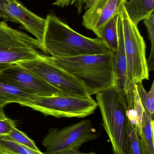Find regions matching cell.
Returning a JSON list of instances; mask_svg holds the SVG:
<instances>
[{"label": "cell", "instance_id": "cell-1", "mask_svg": "<svg viewBox=\"0 0 154 154\" xmlns=\"http://www.w3.org/2000/svg\"><path fill=\"white\" fill-rule=\"evenodd\" d=\"M115 54L110 52L98 55L73 57H52L49 60L75 77L89 96L105 90L116 88Z\"/></svg>", "mask_w": 154, "mask_h": 154}, {"label": "cell", "instance_id": "cell-17", "mask_svg": "<svg viewBox=\"0 0 154 154\" xmlns=\"http://www.w3.org/2000/svg\"><path fill=\"white\" fill-rule=\"evenodd\" d=\"M117 16L112 18L102 31L101 39L110 52L115 54L118 43Z\"/></svg>", "mask_w": 154, "mask_h": 154}, {"label": "cell", "instance_id": "cell-8", "mask_svg": "<svg viewBox=\"0 0 154 154\" xmlns=\"http://www.w3.org/2000/svg\"><path fill=\"white\" fill-rule=\"evenodd\" d=\"M99 136L91 121L83 120L61 129L50 128L42 144L46 149L45 154L79 150L83 144L96 139Z\"/></svg>", "mask_w": 154, "mask_h": 154}, {"label": "cell", "instance_id": "cell-23", "mask_svg": "<svg viewBox=\"0 0 154 154\" xmlns=\"http://www.w3.org/2000/svg\"><path fill=\"white\" fill-rule=\"evenodd\" d=\"M91 0H56L52 4L58 7H64L74 5L77 9L78 14L80 15L89 5Z\"/></svg>", "mask_w": 154, "mask_h": 154}, {"label": "cell", "instance_id": "cell-16", "mask_svg": "<svg viewBox=\"0 0 154 154\" xmlns=\"http://www.w3.org/2000/svg\"><path fill=\"white\" fill-rule=\"evenodd\" d=\"M154 116L144 110L139 135L143 154H154Z\"/></svg>", "mask_w": 154, "mask_h": 154}, {"label": "cell", "instance_id": "cell-13", "mask_svg": "<svg viewBox=\"0 0 154 154\" xmlns=\"http://www.w3.org/2000/svg\"><path fill=\"white\" fill-rule=\"evenodd\" d=\"M127 105V115L129 121L137 128L139 135L142 131V119L144 109L135 85L125 94Z\"/></svg>", "mask_w": 154, "mask_h": 154}, {"label": "cell", "instance_id": "cell-26", "mask_svg": "<svg viewBox=\"0 0 154 154\" xmlns=\"http://www.w3.org/2000/svg\"><path fill=\"white\" fill-rule=\"evenodd\" d=\"M49 154H82V152H80L79 150H68L60 151L53 153Z\"/></svg>", "mask_w": 154, "mask_h": 154}, {"label": "cell", "instance_id": "cell-21", "mask_svg": "<svg viewBox=\"0 0 154 154\" xmlns=\"http://www.w3.org/2000/svg\"><path fill=\"white\" fill-rule=\"evenodd\" d=\"M143 23L146 27L148 37L151 43V50L150 56L147 59V66L149 71L154 70V14L143 20Z\"/></svg>", "mask_w": 154, "mask_h": 154}, {"label": "cell", "instance_id": "cell-28", "mask_svg": "<svg viewBox=\"0 0 154 154\" xmlns=\"http://www.w3.org/2000/svg\"><path fill=\"white\" fill-rule=\"evenodd\" d=\"M82 154H96V153L94 152H90L88 153H82Z\"/></svg>", "mask_w": 154, "mask_h": 154}, {"label": "cell", "instance_id": "cell-29", "mask_svg": "<svg viewBox=\"0 0 154 154\" xmlns=\"http://www.w3.org/2000/svg\"><path fill=\"white\" fill-rule=\"evenodd\" d=\"M1 18H2V17H0V19H1Z\"/></svg>", "mask_w": 154, "mask_h": 154}, {"label": "cell", "instance_id": "cell-27", "mask_svg": "<svg viewBox=\"0 0 154 154\" xmlns=\"http://www.w3.org/2000/svg\"><path fill=\"white\" fill-rule=\"evenodd\" d=\"M0 154H14L12 153L9 152H6V151H4L2 149H0Z\"/></svg>", "mask_w": 154, "mask_h": 154}, {"label": "cell", "instance_id": "cell-9", "mask_svg": "<svg viewBox=\"0 0 154 154\" xmlns=\"http://www.w3.org/2000/svg\"><path fill=\"white\" fill-rule=\"evenodd\" d=\"M0 81L35 96L46 97L63 94L57 88L17 64H13L2 71Z\"/></svg>", "mask_w": 154, "mask_h": 154}, {"label": "cell", "instance_id": "cell-19", "mask_svg": "<svg viewBox=\"0 0 154 154\" xmlns=\"http://www.w3.org/2000/svg\"><path fill=\"white\" fill-rule=\"evenodd\" d=\"M137 93L144 109L146 112L154 116V82H153L151 89L147 91L144 88L142 82L136 84Z\"/></svg>", "mask_w": 154, "mask_h": 154}, {"label": "cell", "instance_id": "cell-22", "mask_svg": "<svg viewBox=\"0 0 154 154\" xmlns=\"http://www.w3.org/2000/svg\"><path fill=\"white\" fill-rule=\"evenodd\" d=\"M130 147L131 154H143L141 139L134 125L129 123Z\"/></svg>", "mask_w": 154, "mask_h": 154}, {"label": "cell", "instance_id": "cell-2", "mask_svg": "<svg viewBox=\"0 0 154 154\" xmlns=\"http://www.w3.org/2000/svg\"><path fill=\"white\" fill-rule=\"evenodd\" d=\"M39 49L52 57L106 54L110 51L100 38H89L76 32L53 14L45 18Z\"/></svg>", "mask_w": 154, "mask_h": 154}, {"label": "cell", "instance_id": "cell-5", "mask_svg": "<svg viewBox=\"0 0 154 154\" xmlns=\"http://www.w3.org/2000/svg\"><path fill=\"white\" fill-rule=\"evenodd\" d=\"M41 112L45 116L55 117H86L94 113L96 102L90 96L86 97L62 95L52 96H35L30 101L20 104Z\"/></svg>", "mask_w": 154, "mask_h": 154}, {"label": "cell", "instance_id": "cell-11", "mask_svg": "<svg viewBox=\"0 0 154 154\" xmlns=\"http://www.w3.org/2000/svg\"><path fill=\"white\" fill-rule=\"evenodd\" d=\"M0 4L18 23L36 38L40 47L43 38L45 19L31 11L18 0H0Z\"/></svg>", "mask_w": 154, "mask_h": 154}, {"label": "cell", "instance_id": "cell-25", "mask_svg": "<svg viewBox=\"0 0 154 154\" xmlns=\"http://www.w3.org/2000/svg\"><path fill=\"white\" fill-rule=\"evenodd\" d=\"M0 17L4 20L5 21H11L15 23H18L17 21L14 19L13 18L10 16L6 11L4 9L2 5L0 4Z\"/></svg>", "mask_w": 154, "mask_h": 154}, {"label": "cell", "instance_id": "cell-15", "mask_svg": "<svg viewBox=\"0 0 154 154\" xmlns=\"http://www.w3.org/2000/svg\"><path fill=\"white\" fill-rule=\"evenodd\" d=\"M34 96L0 81V108H3L10 103L20 105L26 103L32 99Z\"/></svg>", "mask_w": 154, "mask_h": 154}, {"label": "cell", "instance_id": "cell-18", "mask_svg": "<svg viewBox=\"0 0 154 154\" xmlns=\"http://www.w3.org/2000/svg\"><path fill=\"white\" fill-rule=\"evenodd\" d=\"M0 149L14 154H45L17 143L7 135L0 138Z\"/></svg>", "mask_w": 154, "mask_h": 154}, {"label": "cell", "instance_id": "cell-24", "mask_svg": "<svg viewBox=\"0 0 154 154\" xmlns=\"http://www.w3.org/2000/svg\"><path fill=\"white\" fill-rule=\"evenodd\" d=\"M14 126V121L6 116L3 108H0V138L8 135Z\"/></svg>", "mask_w": 154, "mask_h": 154}, {"label": "cell", "instance_id": "cell-14", "mask_svg": "<svg viewBox=\"0 0 154 154\" xmlns=\"http://www.w3.org/2000/svg\"><path fill=\"white\" fill-rule=\"evenodd\" d=\"M124 6L131 20L138 25L141 21L154 13V0H130Z\"/></svg>", "mask_w": 154, "mask_h": 154}, {"label": "cell", "instance_id": "cell-3", "mask_svg": "<svg viewBox=\"0 0 154 154\" xmlns=\"http://www.w3.org/2000/svg\"><path fill=\"white\" fill-rule=\"evenodd\" d=\"M96 97L114 154H131L125 94L113 88L96 94Z\"/></svg>", "mask_w": 154, "mask_h": 154}, {"label": "cell", "instance_id": "cell-10", "mask_svg": "<svg viewBox=\"0 0 154 154\" xmlns=\"http://www.w3.org/2000/svg\"><path fill=\"white\" fill-rule=\"evenodd\" d=\"M127 0H91L82 16V25L101 38L106 24L120 13Z\"/></svg>", "mask_w": 154, "mask_h": 154}, {"label": "cell", "instance_id": "cell-4", "mask_svg": "<svg viewBox=\"0 0 154 154\" xmlns=\"http://www.w3.org/2000/svg\"><path fill=\"white\" fill-rule=\"evenodd\" d=\"M117 25L123 33L127 61L125 93L135 85L149 79V69L146 55L145 42L138 25L129 18L124 5L117 17Z\"/></svg>", "mask_w": 154, "mask_h": 154}, {"label": "cell", "instance_id": "cell-20", "mask_svg": "<svg viewBox=\"0 0 154 154\" xmlns=\"http://www.w3.org/2000/svg\"><path fill=\"white\" fill-rule=\"evenodd\" d=\"M7 136L13 141L16 142L17 143L20 144L34 151L38 152L40 151L35 144L34 141L28 137L23 132L18 129L16 127V126L13 127L11 131Z\"/></svg>", "mask_w": 154, "mask_h": 154}, {"label": "cell", "instance_id": "cell-6", "mask_svg": "<svg viewBox=\"0 0 154 154\" xmlns=\"http://www.w3.org/2000/svg\"><path fill=\"white\" fill-rule=\"evenodd\" d=\"M36 39L0 21V73L13 64L42 57Z\"/></svg>", "mask_w": 154, "mask_h": 154}, {"label": "cell", "instance_id": "cell-7", "mask_svg": "<svg viewBox=\"0 0 154 154\" xmlns=\"http://www.w3.org/2000/svg\"><path fill=\"white\" fill-rule=\"evenodd\" d=\"M16 64L57 88L63 94L80 97L89 96L82 84L75 77L49 60L47 56L43 55L39 58Z\"/></svg>", "mask_w": 154, "mask_h": 154}, {"label": "cell", "instance_id": "cell-12", "mask_svg": "<svg viewBox=\"0 0 154 154\" xmlns=\"http://www.w3.org/2000/svg\"><path fill=\"white\" fill-rule=\"evenodd\" d=\"M118 43L117 50L115 56V70L117 80L116 88L125 93L127 77V61L124 46L123 33L120 28L117 25Z\"/></svg>", "mask_w": 154, "mask_h": 154}]
</instances>
